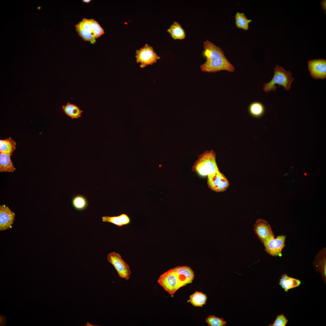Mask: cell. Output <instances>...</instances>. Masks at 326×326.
Listing matches in <instances>:
<instances>
[{
  "instance_id": "obj_1",
  "label": "cell",
  "mask_w": 326,
  "mask_h": 326,
  "mask_svg": "<svg viewBox=\"0 0 326 326\" xmlns=\"http://www.w3.org/2000/svg\"><path fill=\"white\" fill-rule=\"evenodd\" d=\"M203 55L206 61L200 66L202 71L210 72L221 70L234 72V66L225 57L221 48L208 40L203 42Z\"/></svg>"
},
{
  "instance_id": "obj_2",
  "label": "cell",
  "mask_w": 326,
  "mask_h": 326,
  "mask_svg": "<svg viewBox=\"0 0 326 326\" xmlns=\"http://www.w3.org/2000/svg\"><path fill=\"white\" fill-rule=\"evenodd\" d=\"M216 158V154L213 150L206 151L200 155L192 169L202 176L212 175L219 170Z\"/></svg>"
},
{
  "instance_id": "obj_3",
  "label": "cell",
  "mask_w": 326,
  "mask_h": 326,
  "mask_svg": "<svg viewBox=\"0 0 326 326\" xmlns=\"http://www.w3.org/2000/svg\"><path fill=\"white\" fill-rule=\"evenodd\" d=\"M274 76L268 83H264L263 89L265 92L275 91L277 88L276 85H281L286 90L290 89L292 82L294 78L291 76L292 73L289 71H286L282 67L277 65L274 69Z\"/></svg>"
},
{
  "instance_id": "obj_4",
  "label": "cell",
  "mask_w": 326,
  "mask_h": 326,
  "mask_svg": "<svg viewBox=\"0 0 326 326\" xmlns=\"http://www.w3.org/2000/svg\"><path fill=\"white\" fill-rule=\"evenodd\" d=\"M157 282L165 291L171 295L174 294L181 287L173 268L170 269L161 275Z\"/></svg>"
},
{
  "instance_id": "obj_5",
  "label": "cell",
  "mask_w": 326,
  "mask_h": 326,
  "mask_svg": "<svg viewBox=\"0 0 326 326\" xmlns=\"http://www.w3.org/2000/svg\"><path fill=\"white\" fill-rule=\"evenodd\" d=\"M107 260L113 266L120 277L126 280L129 279L131 273L129 267L120 254L114 251L110 252L107 255Z\"/></svg>"
},
{
  "instance_id": "obj_6",
  "label": "cell",
  "mask_w": 326,
  "mask_h": 326,
  "mask_svg": "<svg viewBox=\"0 0 326 326\" xmlns=\"http://www.w3.org/2000/svg\"><path fill=\"white\" fill-rule=\"evenodd\" d=\"M136 54V62L141 63L140 67L141 68L153 64L160 58L154 52L153 47L147 44L139 50H137Z\"/></svg>"
},
{
  "instance_id": "obj_7",
  "label": "cell",
  "mask_w": 326,
  "mask_h": 326,
  "mask_svg": "<svg viewBox=\"0 0 326 326\" xmlns=\"http://www.w3.org/2000/svg\"><path fill=\"white\" fill-rule=\"evenodd\" d=\"M207 182L210 189L217 192L226 190L229 186V182L227 177L219 170L208 176Z\"/></svg>"
},
{
  "instance_id": "obj_8",
  "label": "cell",
  "mask_w": 326,
  "mask_h": 326,
  "mask_svg": "<svg viewBox=\"0 0 326 326\" xmlns=\"http://www.w3.org/2000/svg\"><path fill=\"white\" fill-rule=\"evenodd\" d=\"M254 230L258 238L264 245L275 237L270 225L264 220L257 219L254 224Z\"/></svg>"
},
{
  "instance_id": "obj_9",
  "label": "cell",
  "mask_w": 326,
  "mask_h": 326,
  "mask_svg": "<svg viewBox=\"0 0 326 326\" xmlns=\"http://www.w3.org/2000/svg\"><path fill=\"white\" fill-rule=\"evenodd\" d=\"M310 75L315 79H324L326 77V60L320 59L308 62Z\"/></svg>"
},
{
  "instance_id": "obj_10",
  "label": "cell",
  "mask_w": 326,
  "mask_h": 326,
  "mask_svg": "<svg viewBox=\"0 0 326 326\" xmlns=\"http://www.w3.org/2000/svg\"><path fill=\"white\" fill-rule=\"evenodd\" d=\"M286 238V236L280 235L269 240L264 245L266 252L272 256H282V252L285 247Z\"/></svg>"
},
{
  "instance_id": "obj_11",
  "label": "cell",
  "mask_w": 326,
  "mask_h": 326,
  "mask_svg": "<svg viewBox=\"0 0 326 326\" xmlns=\"http://www.w3.org/2000/svg\"><path fill=\"white\" fill-rule=\"evenodd\" d=\"M15 216V213L5 205L0 206V230L11 228Z\"/></svg>"
},
{
  "instance_id": "obj_12",
  "label": "cell",
  "mask_w": 326,
  "mask_h": 326,
  "mask_svg": "<svg viewBox=\"0 0 326 326\" xmlns=\"http://www.w3.org/2000/svg\"><path fill=\"white\" fill-rule=\"evenodd\" d=\"M173 268L177 275L181 287L192 283L195 275L194 272L190 267L178 266Z\"/></svg>"
},
{
  "instance_id": "obj_13",
  "label": "cell",
  "mask_w": 326,
  "mask_h": 326,
  "mask_svg": "<svg viewBox=\"0 0 326 326\" xmlns=\"http://www.w3.org/2000/svg\"><path fill=\"white\" fill-rule=\"evenodd\" d=\"M315 269L321 275L325 284L326 282V249L323 248L317 253L313 262Z\"/></svg>"
},
{
  "instance_id": "obj_14",
  "label": "cell",
  "mask_w": 326,
  "mask_h": 326,
  "mask_svg": "<svg viewBox=\"0 0 326 326\" xmlns=\"http://www.w3.org/2000/svg\"><path fill=\"white\" fill-rule=\"evenodd\" d=\"M279 284L285 292H287L290 289L299 287L301 284V281L299 279L290 277L285 273L281 276Z\"/></svg>"
},
{
  "instance_id": "obj_15",
  "label": "cell",
  "mask_w": 326,
  "mask_h": 326,
  "mask_svg": "<svg viewBox=\"0 0 326 326\" xmlns=\"http://www.w3.org/2000/svg\"><path fill=\"white\" fill-rule=\"evenodd\" d=\"M102 220L103 222L111 223L119 227L128 224L130 222L129 217L125 213H122L118 216H104L102 217Z\"/></svg>"
},
{
  "instance_id": "obj_16",
  "label": "cell",
  "mask_w": 326,
  "mask_h": 326,
  "mask_svg": "<svg viewBox=\"0 0 326 326\" xmlns=\"http://www.w3.org/2000/svg\"><path fill=\"white\" fill-rule=\"evenodd\" d=\"M11 156L7 154L0 153V172H13L16 169L11 159Z\"/></svg>"
},
{
  "instance_id": "obj_17",
  "label": "cell",
  "mask_w": 326,
  "mask_h": 326,
  "mask_svg": "<svg viewBox=\"0 0 326 326\" xmlns=\"http://www.w3.org/2000/svg\"><path fill=\"white\" fill-rule=\"evenodd\" d=\"M167 31L171 34L174 40L184 39L185 37V33L180 24L176 21H174L167 30Z\"/></svg>"
},
{
  "instance_id": "obj_18",
  "label": "cell",
  "mask_w": 326,
  "mask_h": 326,
  "mask_svg": "<svg viewBox=\"0 0 326 326\" xmlns=\"http://www.w3.org/2000/svg\"><path fill=\"white\" fill-rule=\"evenodd\" d=\"M207 299L206 294L201 292L196 291L190 296L189 299L187 302L194 306L202 307L206 304Z\"/></svg>"
},
{
  "instance_id": "obj_19",
  "label": "cell",
  "mask_w": 326,
  "mask_h": 326,
  "mask_svg": "<svg viewBox=\"0 0 326 326\" xmlns=\"http://www.w3.org/2000/svg\"><path fill=\"white\" fill-rule=\"evenodd\" d=\"M62 108L64 113L72 119L81 117L83 112L80 109L79 106L69 102H68L66 105L62 106Z\"/></svg>"
},
{
  "instance_id": "obj_20",
  "label": "cell",
  "mask_w": 326,
  "mask_h": 326,
  "mask_svg": "<svg viewBox=\"0 0 326 326\" xmlns=\"http://www.w3.org/2000/svg\"><path fill=\"white\" fill-rule=\"evenodd\" d=\"M16 143L11 137L0 140V153L12 155L15 149Z\"/></svg>"
},
{
  "instance_id": "obj_21",
  "label": "cell",
  "mask_w": 326,
  "mask_h": 326,
  "mask_svg": "<svg viewBox=\"0 0 326 326\" xmlns=\"http://www.w3.org/2000/svg\"><path fill=\"white\" fill-rule=\"evenodd\" d=\"M236 26L238 28L244 30H247L249 28V24L252 21L248 19L243 13L236 12L235 16Z\"/></svg>"
},
{
  "instance_id": "obj_22",
  "label": "cell",
  "mask_w": 326,
  "mask_h": 326,
  "mask_svg": "<svg viewBox=\"0 0 326 326\" xmlns=\"http://www.w3.org/2000/svg\"><path fill=\"white\" fill-rule=\"evenodd\" d=\"M72 203L73 207L78 210H84L88 205L87 198L84 196L80 194L74 196Z\"/></svg>"
},
{
  "instance_id": "obj_23",
  "label": "cell",
  "mask_w": 326,
  "mask_h": 326,
  "mask_svg": "<svg viewBox=\"0 0 326 326\" xmlns=\"http://www.w3.org/2000/svg\"><path fill=\"white\" fill-rule=\"evenodd\" d=\"M249 113L251 115L255 117H259L264 113V108L261 103L255 102L252 103L249 107Z\"/></svg>"
},
{
  "instance_id": "obj_24",
  "label": "cell",
  "mask_w": 326,
  "mask_h": 326,
  "mask_svg": "<svg viewBox=\"0 0 326 326\" xmlns=\"http://www.w3.org/2000/svg\"><path fill=\"white\" fill-rule=\"evenodd\" d=\"M75 27L78 35L84 41H89L93 44H94L96 42V38L94 34L85 30L76 25H75Z\"/></svg>"
},
{
  "instance_id": "obj_25",
  "label": "cell",
  "mask_w": 326,
  "mask_h": 326,
  "mask_svg": "<svg viewBox=\"0 0 326 326\" xmlns=\"http://www.w3.org/2000/svg\"><path fill=\"white\" fill-rule=\"evenodd\" d=\"M206 321L210 326H225L227 323L223 318L214 315H209L206 318Z\"/></svg>"
},
{
  "instance_id": "obj_26",
  "label": "cell",
  "mask_w": 326,
  "mask_h": 326,
  "mask_svg": "<svg viewBox=\"0 0 326 326\" xmlns=\"http://www.w3.org/2000/svg\"><path fill=\"white\" fill-rule=\"evenodd\" d=\"M89 21L93 32L96 38H98L104 33L103 29L99 23L93 19H89Z\"/></svg>"
},
{
  "instance_id": "obj_27",
  "label": "cell",
  "mask_w": 326,
  "mask_h": 326,
  "mask_svg": "<svg viewBox=\"0 0 326 326\" xmlns=\"http://www.w3.org/2000/svg\"><path fill=\"white\" fill-rule=\"evenodd\" d=\"M76 25L85 30L94 34L89 19L83 18Z\"/></svg>"
},
{
  "instance_id": "obj_28",
  "label": "cell",
  "mask_w": 326,
  "mask_h": 326,
  "mask_svg": "<svg viewBox=\"0 0 326 326\" xmlns=\"http://www.w3.org/2000/svg\"><path fill=\"white\" fill-rule=\"evenodd\" d=\"M288 321L285 315L282 314L277 316L273 323L270 324L269 326H285Z\"/></svg>"
},
{
  "instance_id": "obj_29",
  "label": "cell",
  "mask_w": 326,
  "mask_h": 326,
  "mask_svg": "<svg viewBox=\"0 0 326 326\" xmlns=\"http://www.w3.org/2000/svg\"><path fill=\"white\" fill-rule=\"evenodd\" d=\"M321 4L322 8L324 12L326 14V0H323L321 1Z\"/></svg>"
},
{
  "instance_id": "obj_30",
  "label": "cell",
  "mask_w": 326,
  "mask_h": 326,
  "mask_svg": "<svg viewBox=\"0 0 326 326\" xmlns=\"http://www.w3.org/2000/svg\"><path fill=\"white\" fill-rule=\"evenodd\" d=\"M91 0H82V2L85 3H90L91 2Z\"/></svg>"
},
{
  "instance_id": "obj_31",
  "label": "cell",
  "mask_w": 326,
  "mask_h": 326,
  "mask_svg": "<svg viewBox=\"0 0 326 326\" xmlns=\"http://www.w3.org/2000/svg\"><path fill=\"white\" fill-rule=\"evenodd\" d=\"M40 7H38V9H40Z\"/></svg>"
}]
</instances>
